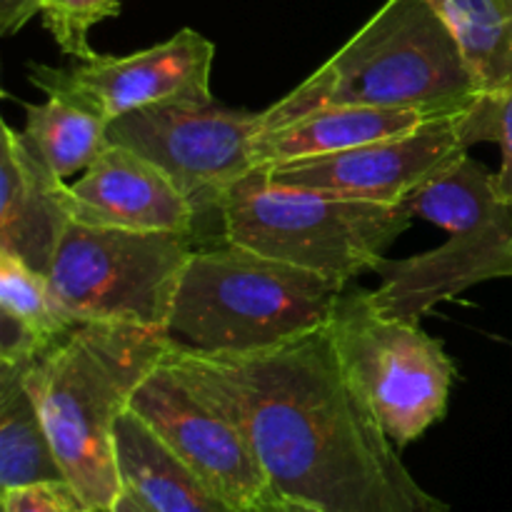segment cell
<instances>
[{"label": "cell", "instance_id": "obj_22", "mask_svg": "<svg viewBox=\"0 0 512 512\" xmlns=\"http://www.w3.org/2000/svg\"><path fill=\"white\" fill-rule=\"evenodd\" d=\"M458 130L468 148L480 140L500 143L503 165L495 173V185L500 198L512 205V85L495 93H480L478 100L458 115Z\"/></svg>", "mask_w": 512, "mask_h": 512}, {"label": "cell", "instance_id": "obj_12", "mask_svg": "<svg viewBox=\"0 0 512 512\" xmlns=\"http://www.w3.org/2000/svg\"><path fill=\"white\" fill-rule=\"evenodd\" d=\"M458 115L433 118L408 133L373 140L340 153L283 160L260 168L275 185L405 205L415 190L468 155V145L460 138Z\"/></svg>", "mask_w": 512, "mask_h": 512}, {"label": "cell", "instance_id": "obj_2", "mask_svg": "<svg viewBox=\"0 0 512 512\" xmlns=\"http://www.w3.org/2000/svg\"><path fill=\"white\" fill-rule=\"evenodd\" d=\"M165 348L168 335L160 330L78 323L25 375L65 480L98 512H110L123 493L115 425Z\"/></svg>", "mask_w": 512, "mask_h": 512}, {"label": "cell", "instance_id": "obj_4", "mask_svg": "<svg viewBox=\"0 0 512 512\" xmlns=\"http://www.w3.org/2000/svg\"><path fill=\"white\" fill-rule=\"evenodd\" d=\"M345 283L225 240L195 248L165 335L185 348L245 355L328 328Z\"/></svg>", "mask_w": 512, "mask_h": 512}, {"label": "cell", "instance_id": "obj_11", "mask_svg": "<svg viewBox=\"0 0 512 512\" xmlns=\"http://www.w3.org/2000/svg\"><path fill=\"white\" fill-rule=\"evenodd\" d=\"M215 45L183 28L165 43L130 55H93L70 70L30 63V83L45 95H63L110 120L155 103H213L210 68Z\"/></svg>", "mask_w": 512, "mask_h": 512}, {"label": "cell", "instance_id": "obj_24", "mask_svg": "<svg viewBox=\"0 0 512 512\" xmlns=\"http://www.w3.org/2000/svg\"><path fill=\"white\" fill-rule=\"evenodd\" d=\"M28 23L25 0H0V33L13 35Z\"/></svg>", "mask_w": 512, "mask_h": 512}, {"label": "cell", "instance_id": "obj_23", "mask_svg": "<svg viewBox=\"0 0 512 512\" xmlns=\"http://www.w3.org/2000/svg\"><path fill=\"white\" fill-rule=\"evenodd\" d=\"M3 512H98L68 480L20 485L3 490Z\"/></svg>", "mask_w": 512, "mask_h": 512}, {"label": "cell", "instance_id": "obj_21", "mask_svg": "<svg viewBox=\"0 0 512 512\" xmlns=\"http://www.w3.org/2000/svg\"><path fill=\"white\" fill-rule=\"evenodd\" d=\"M123 0H25V15L43 18V25L65 55L78 60L93 58L90 30L103 20L120 15Z\"/></svg>", "mask_w": 512, "mask_h": 512}, {"label": "cell", "instance_id": "obj_18", "mask_svg": "<svg viewBox=\"0 0 512 512\" xmlns=\"http://www.w3.org/2000/svg\"><path fill=\"white\" fill-rule=\"evenodd\" d=\"M453 33L480 93L512 85V0H428Z\"/></svg>", "mask_w": 512, "mask_h": 512}, {"label": "cell", "instance_id": "obj_19", "mask_svg": "<svg viewBox=\"0 0 512 512\" xmlns=\"http://www.w3.org/2000/svg\"><path fill=\"white\" fill-rule=\"evenodd\" d=\"M23 108L25 138L63 180L88 170L108 145V120L63 95H48L38 105L23 103Z\"/></svg>", "mask_w": 512, "mask_h": 512}, {"label": "cell", "instance_id": "obj_15", "mask_svg": "<svg viewBox=\"0 0 512 512\" xmlns=\"http://www.w3.org/2000/svg\"><path fill=\"white\" fill-rule=\"evenodd\" d=\"M115 455L123 488L150 512H248L175 458L133 410L115 425Z\"/></svg>", "mask_w": 512, "mask_h": 512}, {"label": "cell", "instance_id": "obj_3", "mask_svg": "<svg viewBox=\"0 0 512 512\" xmlns=\"http://www.w3.org/2000/svg\"><path fill=\"white\" fill-rule=\"evenodd\" d=\"M478 95V83L433 5L385 0L328 63L260 113L258 133L333 105L418 110L445 118L468 110Z\"/></svg>", "mask_w": 512, "mask_h": 512}, {"label": "cell", "instance_id": "obj_13", "mask_svg": "<svg viewBox=\"0 0 512 512\" xmlns=\"http://www.w3.org/2000/svg\"><path fill=\"white\" fill-rule=\"evenodd\" d=\"M73 220L98 228L195 238L198 218L178 185L125 145H105L83 178L70 185Z\"/></svg>", "mask_w": 512, "mask_h": 512}, {"label": "cell", "instance_id": "obj_1", "mask_svg": "<svg viewBox=\"0 0 512 512\" xmlns=\"http://www.w3.org/2000/svg\"><path fill=\"white\" fill-rule=\"evenodd\" d=\"M203 355L235 390L275 495L320 512H450L408 473L328 328L258 353Z\"/></svg>", "mask_w": 512, "mask_h": 512}, {"label": "cell", "instance_id": "obj_8", "mask_svg": "<svg viewBox=\"0 0 512 512\" xmlns=\"http://www.w3.org/2000/svg\"><path fill=\"white\" fill-rule=\"evenodd\" d=\"M328 333L340 365L398 448L445 418L458 368L420 320L383 313L370 290L355 288L340 295Z\"/></svg>", "mask_w": 512, "mask_h": 512}, {"label": "cell", "instance_id": "obj_7", "mask_svg": "<svg viewBox=\"0 0 512 512\" xmlns=\"http://www.w3.org/2000/svg\"><path fill=\"white\" fill-rule=\"evenodd\" d=\"M128 410L228 503L250 510L273 493L235 390L200 350L168 338Z\"/></svg>", "mask_w": 512, "mask_h": 512}, {"label": "cell", "instance_id": "obj_20", "mask_svg": "<svg viewBox=\"0 0 512 512\" xmlns=\"http://www.w3.org/2000/svg\"><path fill=\"white\" fill-rule=\"evenodd\" d=\"M0 315L15 320L43 348L63 338L78 320L60 305L48 275L0 250Z\"/></svg>", "mask_w": 512, "mask_h": 512}, {"label": "cell", "instance_id": "obj_6", "mask_svg": "<svg viewBox=\"0 0 512 512\" xmlns=\"http://www.w3.org/2000/svg\"><path fill=\"white\" fill-rule=\"evenodd\" d=\"M405 205L450 235L428 253L375 265L383 285L370 293L383 313L420 320L473 285L512 278V205L500 198L495 173L483 163L463 155Z\"/></svg>", "mask_w": 512, "mask_h": 512}, {"label": "cell", "instance_id": "obj_9", "mask_svg": "<svg viewBox=\"0 0 512 512\" xmlns=\"http://www.w3.org/2000/svg\"><path fill=\"white\" fill-rule=\"evenodd\" d=\"M195 238L98 228L73 220L48 280L78 323H125L165 333Z\"/></svg>", "mask_w": 512, "mask_h": 512}, {"label": "cell", "instance_id": "obj_10", "mask_svg": "<svg viewBox=\"0 0 512 512\" xmlns=\"http://www.w3.org/2000/svg\"><path fill=\"white\" fill-rule=\"evenodd\" d=\"M260 113H235L215 103H155L108 123V143L125 145L158 165L193 205L195 218H215L220 200L255 170L253 140Z\"/></svg>", "mask_w": 512, "mask_h": 512}, {"label": "cell", "instance_id": "obj_16", "mask_svg": "<svg viewBox=\"0 0 512 512\" xmlns=\"http://www.w3.org/2000/svg\"><path fill=\"white\" fill-rule=\"evenodd\" d=\"M428 120L433 118L418 110L355 108V105L318 108L255 135L253 160L260 168L283 160L340 153L373 140L408 133Z\"/></svg>", "mask_w": 512, "mask_h": 512}, {"label": "cell", "instance_id": "obj_25", "mask_svg": "<svg viewBox=\"0 0 512 512\" xmlns=\"http://www.w3.org/2000/svg\"><path fill=\"white\" fill-rule=\"evenodd\" d=\"M248 512H320V510L308 508V505L303 503H295V500L280 498V495L270 493L268 498L260 500V503L253 505Z\"/></svg>", "mask_w": 512, "mask_h": 512}, {"label": "cell", "instance_id": "obj_14", "mask_svg": "<svg viewBox=\"0 0 512 512\" xmlns=\"http://www.w3.org/2000/svg\"><path fill=\"white\" fill-rule=\"evenodd\" d=\"M73 223L70 185L45 163L23 130L3 123L0 138V250L48 275Z\"/></svg>", "mask_w": 512, "mask_h": 512}, {"label": "cell", "instance_id": "obj_17", "mask_svg": "<svg viewBox=\"0 0 512 512\" xmlns=\"http://www.w3.org/2000/svg\"><path fill=\"white\" fill-rule=\"evenodd\" d=\"M28 360H0V488L65 480L25 375Z\"/></svg>", "mask_w": 512, "mask_h": 512}, {"label": "cell", "instance_id": "obj_5", "mask_svg": "<svg viewBox=\"0 0 512 512\" xmlns=\"http://www.w3.org/2000/svg\"><path fill=\"white\" fill-rule=\"evenodd\" d=\"M413 218L408 205L275 185L263 168L250 170L220 200L225 243L345 285L363 270H375Z\"/></svg>", "mask_w": 512, "mask_h": 512}, {"label": "cell", "instance_id": "obj_26", "mask_svg": "<svg viewBox=\"0 0 512 512\" xmlns=\"http://www.w3.org/2000/svg\"><path fill=\"white\" fill-rule=\"evenodd\" d=\"M110 512H150V510L143 508V505H140V500L123 488V493H120V498L115 500V505L110 508Z\"/></svg>", "mask_w": 512, "mask_h": 512}]
</instances>
